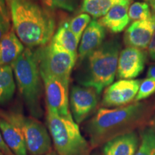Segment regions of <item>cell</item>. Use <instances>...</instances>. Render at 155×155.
Returning a JSON list of instances; mask_svg holds the SVG:
<instances>
[{
	"label": "cell",
	"instance_id": "36",
	"mask_svg": "<svg viewBox=\"0 0 155 155\" xmlns=\"http://www.w3.org/2000/svg\"><path fill=\"white\" fill-rule=\"evenodd\" d=\"M154 124H155V120H154Z\"/></svg>",
	"mask_w": 155,
	"mask_h": 155
},
{
	"label": "cell",
	"instance_id": "24",
	"mask_svg": "<svg viewBox=\"0 0 155 155\" xmlns=\"http://www.w3.org/2000/svg\"><path fill=\"white\" fill-rule=\"evenodd\" d=\"M44 7L52 11L56 9L73 12L76 9L78 0H41Z\"/></svg>",
	"mask_w": 155,
	"mask_h": 155
},
{
	"label": "cell",
	"instance_id": "16",
	"mask_svg": "<svg viewBox=\"0 0 155 155\" xmlns=\"http://www.w3.org/2000/svg\"><path fill=\"white\" fill-rule=\"evenodd\" d=\"M25 50L24 45L13 29H10L0 40V66H11Z\"/></svg>",
	"mask_w": 155,
	"mask_h": 155
},
{
	"label": "cell",
	"instance_id": "18",
	"mask_svg": "<svg viewBox=\"0 0 155 155\" xmlns=\"http://www.w3.org/2000/svg\"><path fill=\"white\" fill-rule=\"evenodd\" d=\"M50 42L62 50L78 55L80 40L70 29L68 20H65L60 25Z\"/></svg>",
	"mask_w": 155,
	"mask_h": 155
},
{
	"label": "cell",
	"instance_id": "6",
	"mask_svg": "<svg viewBox=\"0 0 155 155\" xmlns=\"http://www.w3.org/2000/svg\"><path fill=\"white\" fill-rule=\"evenodd\" d=\"M0 116L20 129L30 155H43L51 152L52 139L45 127L35 118L18 112L0 111Z\"/></svg>",
	"mask_w": 155,
	"mask_h": 155
},
{
	"label": "cell",
	"instance_id": "7",
	"mask_svg": "<svg viewBox=\"0 0 155 155\" xmlns=\"http://www.w3.org/2000/svg\"><path fill=\"white\" fill-rule=\"evenodd\" d=\"M35 53L41 76L70 81L71 73L78 61V55L56 47L50 42L46 45L36 48Z\"/></svg>",
	"mask_w": 155,
	"mask_h": 155
},
{
	"label": "cell",
	"instance_id": "28",
	"mask_svg": "<svg viewBox=\"0 0 155 155\" xmlns=\"http://www.w3.org/2000/svg\"><path fill=\"white\" fill-rule=\"evenodd\" d=\"M0 152H2L5 155H14L11 152L9 147L6 144L5 140H4L3 136L2 134L1 130H0Z\"/></svg>",
	"mask_w": 155,
	"mask_h": 155
},
{
	"label": "cell",
	"instance_id": "23",
	"mask_svg": "<svg viewBox=\"0 0 155 155\" xmlns=\"http://www.w3.org/2000/svg\"><path fill=\"white\" fill-rule=\"evenodd\" d=\"M91 22V18L90 15L86 13H81L80 15L68 20L69 28L75 36L81 40L83 32Z\"/></svg>",
	"mask_w": 155,
	"mask_h": 155
},
{
	"label": "cell",
	"instance_id": "22",
	"mask_svg": "<svg viewBox=\"0 0 155 155\" xmlns=\"http://www.w3.org/2000/svg\"><path fill=\"white\" fill-rule=\"evenodd\" d=\"M152 13L151 12L148 4L141 2H134L129 9V16L131 20L141 21L146 20L152 17Z\"/></svg>",
	"mask_w": 155,
	"mask_h": 155
},
{
	"label": "cell",
	"instance_id": "35",
	"mask_svg": "<svg viewBox=\"0 0 155 155\" xmlns=\"http://www.w3.org/2000/svg\"><path fill=\"white\" fill-rule=\"evenodd\" d=\"M0 155H5V154H3V153H2V152H0Z\"/></svg>",
	"mask_w": 155,
	"mask_h": 155
},
{
	"label": "cell",
	"instance_id": "5",
	"mask_svg": "<svg viewBox=\"0 0 155 155\" xmlns=\"http://www.w3.org/2000/svg\"><path fill=\"white\" fill-rule=\"evenodd\" d=\"M46 124L58 155H89L90 146L72 116H61L47 110Z\"/></svg>",
	"mask_w": 155,
	"mask_h": 155
},
{
	"label": "cell",
	"instance_id": "31",
	"mask_svg": "<svg viewBox=\"0 0 155 155\" xmlns=\"http://www.w3.org/2000/svg\"><path fill=\"white\" fill-rule=\"evenodd\" d=\"M13 1H15V0H5L6 3H7V7H8V9H9V7H10L12 2Z\"/></svg>",
	"mask_w": 155,
	"mask_h": 155
},
{
	"label": "cell",
	"instance_id": "12",
	"mask_svg": "<svg viewBox=\"0 0 155 155\" xmlns=\"http://www.w3.org/2000/svg\"><path fill=\"white\" fill-rule=\"evenodd\" d=\"M155 31V14L146 20L135 21L126 30L124 41L127 47L144 50L148 48Z\"/></svg>",
	"mask_w": 155,
	"mask_h": 155
},
{
	"label": "cell",
	"instance_id": "2",
	"mask_svg": "<svg viewBox=\"0 0 155 155\" xmlns=\"http://www.w3.org/2000/svg\"><path fill=\"white\" fill-rule=\"evenodd\" d=\"M144 111V104L138 102L115 108H100L86 125L91 146L97 147L131 132L142 119Z\"/></svg>",
	"mask_w": 155,
	"mask_h": 155
},
{
	"label": "cell",
	"instance_id": "25",
	"mask_svg": "<svg viewBox=\"0 0 155 155\" xmlns=\"http://www.w3.org/2000/svg\"><path fill=\"white\" fill-rule=\"evenodd\" d=\"M155 93V80L154 79L147 78L142 82H141L138 94L135 98V101L144 100L152 96Z\"/></svg>",
	"mask_w": 155,
	"mask_h": 155
},
{
	"label": "cell",
	"instance_id": "9",
	"mask_svg": "<svg viewBox=\"0 0 155 155\" xmlns=\"http://www.w3.org/2000/svg\"><path fill=\"white\" fill-rule=\"evenodd\" d=\"M99 94L94 88L74 85L70 91L69 102L74 121L82 123L96 109Z\"/></svg>",
	"mask_w": 155,
	"mask_h": 155
},
{
	"label": "cell",
	"instance_id": "1",
	"mask_svg": "<svg viewBox=\"0 0 155 155\" xmlns=\"http://www.w3.org/2000/svg\"><path fill=\"white\" fill-rule=\"evenodd\" d=\"M9 10L13 30L27 48H38L51 41L55 20L50 11L31 0H15Z\"/></svg>",
	"mask_w": 155,
	"mask_h": 155
},
{
	"label": "cell",
	"instance_id": "32",
	"mask_svg": "<svg viewBox=\"0 0 155 155\" xmlns=\"http://www.w3.org/2000/svg\"><path fill=\"white\" fill-rule=\"evenodd\" d=\"M43 155H58L57 153H56L55 151H51V152L47 153V154H43Z\"/></svg>",
	"mask_w": 155,
	"mask_h": 155
},
{
	"label": "cell",
	"instance_id": "30",
	"mask_svg": "<svg viewBox=\"0 0 155 155\" xmlns=\"http://www.w3.org/2000/svg\"><path fill=\"white\" fill-rule=\"evenodd\" d=\"M147 77L150 78L154 79L155 80V63L151 65L149 68L148 71H147Z\"/></svg>",
	"mask_w": 155,
	"mask_h": 155
},
{
	"label": "cell",
	"instance_id": "21",
	"mask_svg": "<svg viewBox=\"0 0 155 155\" xmlns=\"http://www.w3.org/2000/svg\"><path fill=\"white\" fill-rule=\"evenodd\" d=\"M134 155H155V131L146 129L141 134V141Z\"/></svg>",
	"mask_w": 155,
	"mask_h": 155
},
{
	"label": "cell",
	"instance_id": "10",
	"mask_svg": "<svg viewBox=\"0 0 155 155\" xmlns=\"http://www.w3.org/2000/svg\"><path fill=\"white\" fill-rule=\"evenodd\" d=\"M140 80L121 79L106 88L101 104L104 107H121L135 100L138 94Z\"/></svg>",
	"mask_w": 155,
	"mask_h": 155
},
{
	"label": "cell",
	"instance_id": "26",
	"mask_svg": "<svg viewBox=\"0 0 155 155\" xmlns=\"http://www.w3.org/2000/svg\"><path fill=\"white\" fill-rule=\"evenodd\" d=\"M0 15L3 17L6 22L10 24V13L5 0H0Z\"/></svg>",
	"mask_w": 155,
	"mask_h": 155
},
{
	"label": "cell",
	"instance_id": "29",
	"mask_svg": "<svg viewBox=\"0 0 155 155\" xmlns=\"http://www.w3.org/2000/svg\"><path fill=\"white\" fill-rule=\"evenodd\" d=\"M148 52L150 57L153 61H155V31L148 46Z\"/></svg>",
	"mask_w": 155,
	"mask_h": 155
},
{
	"label": "cell",
	"instance_id": "27",
	"mask_svg": "<svg viewBox=\"0 0 155 155\" xmlns=\"http://www.w3.org/2000/svg\"><path fill=\"white\" fill-rule=\"evenodd\" d=\"M10 30V24L7 22L3 17L0 15V40Z\"/></svg>",
	"mask_w": 155,
	"mask_h": 155
},
{
	"label": "cell",
	"instance_id": "11",
	"mask_svg": "<svg viewBox=\"0 0 155 155\" xmlns=\"http://www.w3.org/2000/svg\"><path fill=\"white\" fill-rule=\"evenodd\" d=\"M147 53L139 48L127 47L120 52L116 75L119 79L131 80L144 71Z\"/></svg>",
	"mask_w": 155,
	"mask_h": 155
},
{
	"label": "cell",
	"instance_id": "15",
	"mask_svg": "<svg viewBox=\"0 0 155 155\" xmlns=\"http://www.w3.org/2000/svg\"><path fill=\"white\" fill-rule=\"evenodd\" d=\"M139 139L134 131L124 134L105 143L104 155H134L138 147Z\"/></svg>",
	"mask_w": 155,
	"mask_h": 155
},
{
	"label": "cell",
	"instance_id": "17",
	"mask_svg": "<svg viewBox=\"0 0 155 155\" xmlns=\"http://www.w3.org/2000/svg\"><path fill=\"white\" fill-rule=\"evenodd\" d=\"M0 130L6 144L14 155H28L25 140L20 129L0 116Z\"/></svg>",
	"mask_w": 155,
	"mask_h": 155
},
{
	"label": "cell",
	"instance_id": "34",
	"mask_svg": "<svg viewBox=\"0 0 155 155\" xmlns=\"http://www.w3.org/2000/svg\"><path fill=\"white\" fill-rule=\"evenodd\" d=\"M147 2H150V4H152V3H153L155 1V0H147Z\"/></svg>",
	"mask_w": 155,
	"mask_h": 155
},
{
	"label": "cell",
	"instance_id": "13",
	"mask_svg": "<svg viewBox=\"0 0 155 155\" xmlns=\"http://www.w3.org/2000/svg\"><path fill=\"white\" fill-rule=\"evenodd\" d=\"M106 38V29L98 21L93 19L89 23L79 43L78 49V61L80 62L98 49L104 43Z\"/></svg>",
	"mask_w": 155,
	"mask_h": 155
},
{
	"label": "cell",
	"instance_id": "20",
	"mask_svg": "<svg viewBox=\"0 0 155 155\" xmlns=\"http://www.w3.org/2000/svg\"><path fill=\"white\" fill-rule=\"evenodd\" d=\"M121 0H83L80 12L86 13L94 19L104 17L113 6Z\"/></svg>",
	"mask_w": 155,
	"mask_h": 155
},
{
	"label": "cell",
	"instance_id": "3",
	"mask_svg": "<svg viewBox=\"0 0 155 155\" xmlns=\"http://www.w3.org/2000/svg\"><path fill=\"white\" fill-rule=\"evenodd\" d=\"M120 50V42L112 39L104 42L98 49L78 62L75 80L79 85L94 88L100 95L114 82Z\"/></svg>",
	"mask_w": 155,
	"mask_h": 155
},
{
	"label": "cell",
	"instance_id": "8",
	"mask_svg": "<svg viewBox=\"0 0 155 155\" xmlns=\"http://www.w3.org/2000/svg\"><path fill=\"white\" fill-rule=\"evenodd\" d=\"M47 110L61 116H72L70 110V81L55 77L41 76Z\"/></svg>",
	"mask_w": 155,
	"mask_h": 155
},
{
	"label": "cell",
	"instance_id": "19",
	"mask_svg": "<svg viewBox=\"0 0 155 155\" xmlns=\"http://www.w3.org/2000/svg\"><path fill=\"white\" fill-rule=\"evenodd\" d=\"M16 85L12 68L0 66V105L9 102L14 96Z\"/></svg>",
	"mask_w": 155,
	"mask_h": 155
},
{
	"label": "cell",
	"instance_id": "4",
	"mask_svg": "<svg viewBox=\"0 0 155 155\" xmlns=\"http://www.w3.org/2000/svg\"><path fill=\"white\" fill-rule=\"evenodd\" d=\"M11 66L27 108L32 117L40 119L43 114L41 104L42 80L35 50L25 48Z\"/></svg>",
	"mask_w": 155,
	"mask_h": 155
},
{
	"label": "cell",
	"instance_id": "14",
	"mask_svg": "<svg viewBox=\"0 0 155 155\" xmlns=\"http://www.w3.org/2000/svg\"><path fill=\"white\" fill-rule=\"evenodd\" d=\"M131 2V0H121L113 6L107 14L102 17L98 22L112 33L121 32L131 20L129 16Z\"/></svg>",
	"mask_w": 155,
	"mask_h": 155
},
{
	"label": "cell",
	"instance_id": "33",
	"mask_svg": "<svg viewBox=\"0 0 155 155\" xmlns=\"http://www.w3.org/2000/svg\"><path fill=\"white\" fill-rule=\"evenodd\" d=\"M151 5H152V9H153V11H154V14H155V1H154L153 3L151 4Z\"/></svg>",
	"mask_w": 155,
	"mask_h": 155
}]
</instances>
